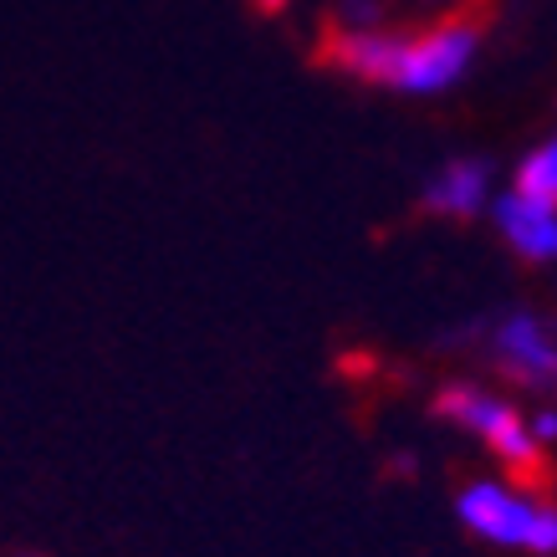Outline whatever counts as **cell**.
Segmentation results:
<instances>
[{"label":"cell","instance_id":"9","mask_svg":"<svg viewBox=\"0 0 557 557\" xmlns=\"http://www.w3.org/2000/svg\"><path fill=\"white\" fill-rule=\"evenodd\" d=\"M532 435H537L542 445H553L557 440V409H542L537 420H532Z\"/></svg>","mask_w":557,"mask_h":557},{"label":"cell","instance_id":"4","mask_svg":"<svg viewBox=\"0 0 557 557\" xmlns=\"http://www.w3.org/2000/svg\"><path fill=\"white\" fill-rule=\"evenodd\" d=\"M409 32H388V26H373V32H354V26H338L327 16L322 21V36L312 47V62L333 72H348L358 83H388L394 87V72H399V57H405Z\"/></svg>","mask_w":557,"mask_h":557},{"label":"cell","instance_id":"2","mask_svg":"<svg viewBox=\"0 0 557 557\" xmlns=\"http://www.w3.org/2000/svg\"><path fill=\"white\" fill-rule=\"evenodd\" d=\"M486 21H491V11H481V5L466 11L460 5V11H450L435 26L409 32L399 72H394V87H405V92H440V87H450L466 72V62L475 57V41L486 32Z\"/></svg>","mask_w":557,"mask_h":557},{"label":"cell","instance_id":"5","mask_svg":"<svg viewBox=\"0 0 557 557\" xmlns=\"http://www.w3.org/2000/svg\"><path fill=\"white\" fill-rule=\"evenodd\" d=\"M496 358L511 379L522 384H553L557 379V343L547 338V327L527 312H511L502 327H496Z\"/></svg>","mask_w":557,"mask_h":557},{"label":"cell","instance_id":"1","mask_svg":"<svg viewBox=\"0 0 557 557\" xmlns=\"http://www.w3.org/2000/svg\"><path fill=\"white\" fill-rule=\"evenodd\" d=\"M456 517L466 532L496 547H522V553H557V511L502 486V481H471L456 496Z\"/></svg>","mask_w":557,"mask_h":557},{"label":"cell","instance_id":"10","mask_svg":"<svg viewBox=\"0 0 557 557\" xmlns=\"http://www.w3.org/2000/svg\"><path fill=\"white\" fill-rule=\"evenodd\" d=\"M251 11L256 16H282V11H287V0H251Z\"/></svg>","mask_w":557,"mask_h":557},{"label":"cell","instance_id":"7","mask_svg":"<svg viewBox=\"0 0 557 557\" xmlns=\"http://www.w3.org/2000/svg\"><path fill=\"white\" fill-rule=\"evenodd\" d=\"M486 180H491V164H481V159H460V164H450L435 185L424 189V210L471 220L475 210L486 205Z\"/></svg>","mask_w":557,"mask_h":557},{"label":"cell","instance_id":"8","mask_svg":"<svg viewBox=\"0 0 557 557\" xmlns=\"http://www.w3.org/2000/svg\"><path fill=\"white\" fill-rule=\"evenodd\" d=\"M511 195H522L527 205H537V210H553L557 215V138L547 149L527 153V164L517 170V189Z\"/></svg>","mask_w":557,"mask_h":557},{"label":"cell","instance_id":"11","mask_svg":"<svg viewBox=\"0 0 557 557\" xmlns=\"http://www.w3.org/2000/svg\"><path fill=\"white\" fill-rule=\"evenodd\" d=\"M424 5H445V0H424Z\"/></svg>","mask_w":557,"mask_h":557},{"label":"cell","instance_id":"3","mask_svg":"<svg viewBox=\"0 0 557 557\" xmlns=\"http://www.w3.org/2000/svg\"><path fill=\"white\" fill-rule=\"evenodd\" d=\"M435 409L445 414V420L466 424L471 435H481L496 450V456L507 460L511 471L532 475L542 460V440L532 435V424L517 414V409L507 405V399H496V394H486V388H471V384H450L440 388Z\"/></svg>","mask_w":557,"mask_h":557},{"label":"cell","instance_id":"6","mask_svg":"<svg viewBox=\"0 0 557 557\" xmlns=\"http://www.w3.org/2000/svg\"><path fill=\"white\" fill-rule=\"evenodd\" d=\"M496 225L502 236L527 256V261H557V215L527 205L522 195H502L496 200Z\"/></svg>","mask_w":557,"mask_h":557}]
</instances>
